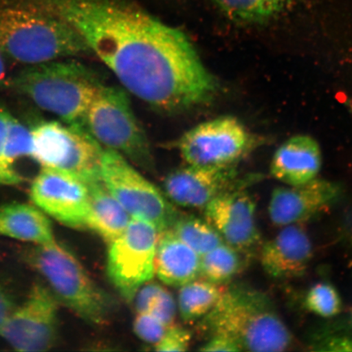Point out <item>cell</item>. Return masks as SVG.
<instances>
[{"mask_svg":"<svg viewBox=\"0 0 352 352\" xmlns=\"http://www.w3.org/2000/svg\"><path fill=\"white\" fill-rule=\"evenodd\" d=\"M228 19L244 23H256L272 19L292 0H212Z\"/></svg>","mask_w":352,"mask_h":352,"instance_id":"7402d4cb","label":"cell"},{"mask_svg":"<svg viewBox=\"0 0 352 352\" xmlns=\"http://www.w3.org/2000/svg\"><path fill=\"white\" fill-rule=\"evenodd\" d=\"M158 234L147 220L131 217L125 231L109 243L108 276L127 301L133 300L139 289L155 274Z\"/></svg>","mask_w":352,"mask_h":352,"instance_id":"9c48e42d","label":"cell"},{"mask_svg":"<svg viewBox=\"0 0 352 352\" xmlns=\"http://www.w3.org/2000/svg\"><path fill=\"white\" fill-rule=\"evenodd\" d=\"M202 351H241L240 346L231 338L214 334L200 349Z\"/></svg>","mask_w":352,"mask_h":352,"instance_id":"4dcf8cb0","label":"cell"},{"mask_svg":"<svg viewBox=\"0 0 352 352\" xmlns=\"http://www.w3.org/2000/svg\"><path fill=\"white\" fill-rule=\"evenodd\" d=\"M351 314H352V312H351ZM351 320H352V314H351Z\"/></svg>","mask_w":352,"mask_h":352,"instance_id":"e575fe53","label":"cell"},{"mask_svg":"<svg viewBox=\"0 0 352 352\" xmlns=\"http://www.w3.org/2000/svg\"><path fill=\"white\" fill-rule=\"evenodd\" d=\"M133 328L140 340L154 345L162 340L168 329L149 312L138 314L134 320Z\"/></svg>","mask_w":352,"mask_h":352,"instance_id":"4316f807","label":"cell"},{"mask_svg":"<svg viewBox=\"0 0 352 352\" xmlns=\"http://www.w3.org/2000/svg\"><path fill=\"white\" fill-rule=\"evenodd\" d=\"M85 130L95 142L144 167L151 165V152L144 132L121 88L101 85L88 108Z\"/></svg>","mask_w":352,"mask_h":352,"instance_id":"8992f818","label":"cell"},{"mask_svg":"<svg viewBox=\"0 0 352 352\" xmlns=\"http://www.w3.org/2000/svg\"><path fill=\"white\" fill-rule=\"evenodd\" d=\"M204 210L206 221L219 233L224 243L243 254L258 248L261 233L255 219L256 201L245 187L221 193Z\"/></svg>","mask_w":352,"mask_h":352,"instance_id":"4fadbf2b","label":"cell"},{"mask_svg":"<svg viewBox=\"0 0 352 352\" xmlns=\"http://www.w3.org/2000/svg\"><path fill=\"white\" fill-rule=\"evenodd\" d=\"M0 52L26 66L91 52L67 22L51 12L21 6L0 7Z\"/></svg>","mask_w":352,"mask_h":352,"instance_id":"3957f363","label":"cell"},{"mask_svg":"<svg viewBox=\"0 0 352 352\" xmlns=\"http://www.w3.org/2000/svg\"><path fill=\"white\" fill-rule=\"evenodd\" d=\"M254 177L239 179L235 166L204 167L188 165L166 176L165 195L180 206L205 209L214 198L233 188L248 186Z\"/></svg>","mask_w":352,"mask_h":352,"instance_id":"5bb4252c","label":"cell"},{"mask_svg":"<svg viewBox=\"0 0 352 352\" xmlns=\"http://www.w3.org/2000/svg\"><path fill=\"white\" fill-rule=\"evenodd\" d=\"M340 184L316 177L299 186L277 187L272 191L268 215L276 227L301 224L340 200Z\"/></svg>","mask_w":352,"mask_h":352,"instance_id":"9a60e30c","label":"cell"},{"mask_svg":"<svg viewBox=\"0 0 352 352\" xmlns=\"http://www.w3.org/2000/svg\"><path fill=\"white\" fill-rule=\"evenodd\" d=\"M176 310H177V305L175 298L170 293L164 289L147 312L155 316L169 328L174 324Z\"/></svg>","mask_w":352,"mask_h":352,"instance_id":"f1b7e54d","label":"cell"},{"mask_svg":"<svg viewBox=\"0 0 352 352\" xmlns=\"http://www.w3.org/2000/svg\"><path fill=\"white\" fill-rule=\"evenodd\" d=\"M224 289L221 285L204 280H193L182 286L179 292L178 308L184 320L204 318L221 297Z\"/></svg>","mask_w":352,"mask_h":352,"instance_id":"44dd1931","label":"cell"},{"mask_svg":"<svg viewBox=\"0 0 352 352\" xmlns=\"http://www.w3.org/2000/svg\"><path fill=\"white\" fill-rule=\"evenodd\" d=\"M0 235L35 245L55 241L50 219L38 208L21 202L0 206Z\"/></svg>","mask_w":352,"mask_h":352,"instance_id":"d6986e66","label":"cell"},{"mask_svg":"<svg viewBox=\"0 0 352 352\" xmlns=\"http://www.w3.org/2000/svg\"><path fill=\"white\" fill-rule=\"evenodd\" d=\"M321 165L322 155L318 143L311 136L298 135L276 149L270 173L286 186H299L318 177Z\"/></svg>","mask_w":352,"mask_h":352,"instance_id":"e0dca14e","label":"cell"},{"mask_svg":"<svg viewBox=\"0 0 352 352\" xmlns=\"http://www.w3.org/2000/svg\"><path fill=\"white\" fill-rule=\"evenodd\" d=\"M254 144L253 135L236 118L223 116L188 131L177 147L188 165L222 168L234 166Z\"/></svg>","mask_w":352,"mask_h":352,"instance_id":"30bf717a","label":"cell"},{"mask_svg":"<svg viewBox=\"0 0 352 352\" xmlns=\"http://www.w3.org/2000/svg\"><path fill=\"white\" fill-rule=\"evenodd\" d=\"M32 158L41 167L64 171L89 184L102 179L103 148L85 130L56 121H39L30 129Z\"/></svg>","mask_w":352,"mask_h":352,"instance_id":"52a82bcc","label":"cell"},{"mask_svg":"<svg viewBox=\"0 0 352 352\" xmlns=\"http://www.w3.org/2000/svg\"><path fill=\"white\" fill-rule=\"evenodd\" d=\"M100 173L105 186L131 217L147 220L160 232L170 230L179 214L126 157L103 148Z\"/></svg>","mask_w":352,"mask_h":352,"instance_id":"ba28073f","label":"cell"},{"mask_svg":"<svg viewBox=\"0 0 352 352\" xmlns=\"http://www.w3.org/2000/svg\"><path fill=\"white\" fill-rule=\"evenodd\" d=\"M241 254L226 243H222L201 255L200 275L210 283L221 285L227 283L241 270Z\"/></svg>","mask_w":352,"mask_h":352,"instance_id":"cb8c5ba5","label":"cell"},{"mask_svg":"<svg viewBox=\"0 0 352 352\" xmlns=\"http://www.w3.org/2000/svg\"><path fill=\"white\" fill-rule=\"evenodd\" d=\"M202 327L210 336L231 338L241 351H284L293 344L292 333L272 299L248 286L224 289L217 305L204 316Z\"/></svg>","mask_w":352,"mask_h":352,"instance_id":"7a4b0ae2","label":"cell"},{"mask_svg":"<svg viewBox=\"0 0 352 352\" xmlns=\"http://www.w3.org/2000/svg\"><path fill=\"white\" fill-rule=\"evenodd\" d=\"M201 256L170 230L160 232L154 268L168 285L182 286L200 276Z\"/></svg>","mask_w":352,"mask_h":352,"instance_id":"ac0fdd59","label":"cell"},{"mask_svg":"<svg viewBox=\"0 0 352 352\" xmlns=\"http://www.w3.org/2000/svg\"><path fill=\"white\" fill-rule=\"evenodd\" d=\"M312 257L311 241L300 224L283 227V230L265 242L261 250L263 270L275 279L302 276Z\"/></svg>","mask_w":352,"mask_h":352,"instance_id":"2e32d148","label":"cell"},{"mask_svg":"<svg viewBox=\"0 0 352 352\" xmlns=\"http://www.w3.org/2000/svg\"><path fill=\"white\" fill-rule=\"evenodd\" d=\"M101 85L86 66L56 60L26 66L8 78L4 87L26 96L65 124L85 130L87 109Z\"/></svg>","mask_w":352,"mask_h":352,"instance_id":"277c9868","label":"cell"},{"mask_svg":"<svg viewBox=\"0 0 352 352\" xmlns=\"http://www.w3.org/2000/svg\"><path fill=\"white\" fill-rule=\"evenodd\" d=\"M162 287L155 283H147L140 287L135 296V310L140 312H147L155 301V299L162 292ZM133 299V300H134Z\"/></svg>","mask_w":352,"mask_h":352,"instance_id":"f546056e","label":"cell"},{"mask_svg":"<svg viewBox=\"0 0 352 352\" xmlns=\"http://www.w3.org/2000/svg\"><path fill=\"white\" fill-rule=\"evenodd\" d=\"M6 58L0 52V87H4L6 85L7 76Z\"/></svg>","mask_w":352,"mask_h":352,"instance_id":"d6a6232c","label":"cell"},{"mask_svg":"<svg viewBox=\"0 0 352 352\" xmlns=\"http://www.w3.org/2000/svg\"><path fill=\"white\" fill-rule=\"evenodd\" d=\"M87 186L90 195L88 228L110 243L125 231L131 217L109 192L102 179Z\"/></svg>","mask_w":352,"mask_h":352,"instance_id":"ffe728a7","label":"cell"},{"mask_svg":"<svg viewBox=\"0 0 352 352\" xmlns=\"http://www.w3.org/2000/svg\"><path fill=\"white\" fill-rule=\"evenodd\" d=\"M80 34L135 98L166 113L206 102L214 78L186 34L127 0H34Z\"/></svg>","mask_w":352,"mask_h":352,"instance_id":"6da1fadb","label":"cell"},{"mask_svg":"<svg viewBox=\"0 0 352 352\" xmlns=\"http://www.w3.org/2000/svg\"><path fill=\"white\" fill-rule=\"evenodd\" d=\"M308 311L323 318H332L342 310V300L336 286L321 281L311 286L305 298Z\"/></svg>","mask_w":352,"mask_h":352,"instance_id":"d4e9b609","label":"cell"},{"mask_svg":"<svg viewBox=\"0 0 352 352\" xmlns=\"http://www.w3.org/2000/svg\"><path fill=\"white\" fill-rule=\"evenodd\" d=\"M30 197L44 213L64 226L88 228L89 190L87 184L76 176L41 167L30 186Z\"/></svg>","mask_w":352,"mask_h":352,"instance_id":"7c38bea8","label":"cell"},{"mask_svg":"<svg viewBox=\"0 0 352 352\" xmlns=\"http://www.w3.org/2000/svg\"><path fill=\"white\" fill-rule=\"evenodd\" d=\"M344 233L346 241L352 246V210L346 217Z\"/></svg>","mask_w":352,"mask_h":352,"instance_id":"836d02e7","label":"cell"},{"mask_svg":"<svg viewBox=\"0 0 352 352\" xmlns=\"http://www.w3.org/2000/svg\"><path fill=\"white\" fill-rule=\"evenodd\" d=\"M12 310L13 305L10 296L0 286V329Z\"/></svg>","mask_w":352,"mask_h":352,"instance_id":"1f68e13d","label":"cell"},{"mask_svg":"<svg viewBox=\"0 0 352 352\" xmlns=\"http://www.w3.org/2000/svg\"><path fill=\"white\" fill-rule=\"evenodd\" d=\"M30 261L45 279L57 301L92 325L107 322L113 307L111 299L65 246L56 241L36 245L30 254Z\"/></svg>","mask_w":352,"mask_h":352,"instance_id":"5b68a950","label":"cell"},{"mask_svg":"<svg viewBox=\"0 0 352 352\" xmlns=\"http://www.w3.org/2000/svg\"><path fill=\"white\" fill-rule=\"evenodd\" d=\"M58 301L50 288L34 285L28 298L13 308L0 329V336L19 351H46L57 336Z\"/></svg>","mask_w":352,"mask_h":352,"instance_id":"8fae6325","label":"cell"},{"mask_svg":"<svg viewBox=\"0 0 352 352\" xmlns=\"http://www.w3.org/2000/svg\"><path fill=\"white\" fill-rule=\"evenodd\" d=\"M12 114L0 107V186H13L24 182L15 164L10 160L6 152V140Z\"/></svg>","mask_w":352,"mask_h":352,"instance_id":"484cf974","label":"cell"},{"mask_svg":"<svg viewBox=\"0 0 352 352\" xmlns=\"http://www.w3.org/2000/svg\"><path fill=\"white\" fill-rule=\"evenodd\" d=\"M170 230L201 256L223 243L211 224L192 215H177Z\"/></svg>","mask_w":352,"mask_h":352,"instance_id":"603a6c76","label":"cell"},{"mask_svg":"<svg viewBox=\"0 0 352 352\" xmlns=\"http://www.w3.org/2000/svg\"><path fill=\"white\" fill-rule=\"evenodd\" d=\"M191 342V334L187 329L175 325L167 329L164 336L155 345L157 351H186Z\"/></svg>","mask_w":352,"mask_h":352,"instance_id":"83f0119b","label":"cell"}]
</instances>
